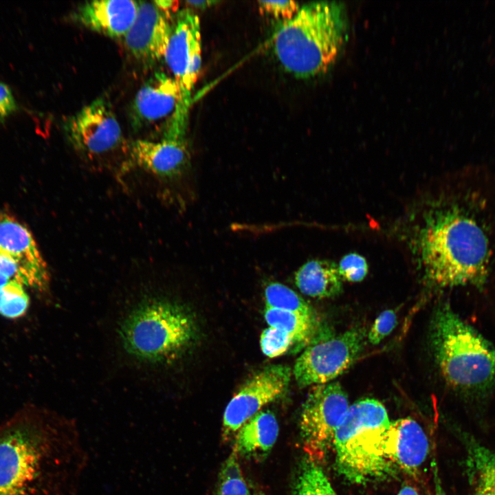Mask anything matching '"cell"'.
Returning a JSON list of instances; mask_svg holds the SVG:
<instances>
[{
    "label": "cell",
    "instance_id": "cell-1",
    "mask_svg": "<svg viewBox=\"0 0 495 495\" xmlns=\"http://www.w3.org/2000/svg\"><path fill=\"white\" fill-rule=\"evenodd\" d=\"M456 187L424 217L416 237L419 261L435 286L483 291L495 271V170L468 166Z\"/></svg>",
    "mask_w": 495,
    "mask_h": 495
},
{
    "label": "cell",
    "instance_id": "cell-2",
    "mask_svg": "<svg viewBox=\"0 0 495 495\" xmlns=\"http://www.w3.org/2000/svg\"><path fill=\"white\" fill-rule=\"evenodd\" d=\"M88 464L73 419L32 407L0 424V495H80Z\"/></svg>",
    "mask_w": 495,
    "mask_h": 495
},
{
    "label": "cell",
    "instance_id": "cell-3",
    "mask_svg": "<svg viewBox=\"0 0 495 495\" xmlns=\"http://www.w3.org/2000/svg\"><path fill=\"white\" fill-rule=\"evenodd\" d=\"M120 308L113 326L116 351L132 368L160 378L194 339L190 314L160 289L142 291Z\"/></svg>",
    "mask_w": 495,
    "mask_h": 495
},
{
    "label": "cell",
    "instance_id": "cell-4",
    "mask_svg": "<svg viewBox=\"0 0 495 495\" xmlns=\"http://www.w3.org/2000/svg\"><path fill=\"white\" fill-rule=\"evenodd\" d=\"M344 6L317 1L300 7L272 37V52L282 67L296 78L325 72L336 60L346 35Z\"/></svg>",
    "mask_w": 495,
    "mask_h": 495
},
{
    "label": "cell",
    "instance_id": "cell-5",
    "mask_svg": "<svg viewBox=\"0 0 495 495\" xmlns=\"http://www.w3.org/2000/svg\"><path fill=\"white\" fill-rule=\"evenodd\" d=\"M430 341L446 381L468 397L483 396L495 386V347L463 321L447 304L434 314Z\"/></svg>",
    "mask_w": 495,
    "mask_h": 495
},
{
    "label": "cell",
    "instance_id": "cell-6",
    "mask_svg": "<svg viewBox=\"0 0 495 495\" xmlns=\"http://www.w3.org/2000/svg\"><path fill=\"white\" fill-rule=\"evenodd\" d=\"M390 421L385 406L374 399L349 406L333 439L336 465L350 482L365 484L390 476L395 467L384 452Z\"/></svg>",
    "mask_w": 495,
    "mask_h": 495
},
{
    "label": "cell",
    "instance_id": "cell-7",
    "mask_svg": "<svg viewBox=\"0 0 495 495\" xmlns=\"http://www.w3.org/2000/svg\"><path fill=\"white\" fill-rule=\"evenodd\" d=\"M365 338L366 331L360 327L315 336L294 364L293 373L298 386L327 384L342 374L362 352Z\"/></svg>",
    "mask_w": 495,
    "mask_h": 495
},
{
    "label": "cell",
    "instance_id": "cell-8",
    "mask_svg": "<svg viewBox=\"0 0 495 495\" xmlns=\"http://www.w3.org/2000/svg\"><path fill=\"white\" fill-rule=\"evenodd\" d=\"M129 117L135 131H160L161 138L178 135L176 122L188 126V116L182 111L181 90L174 78L154 73L136 93Z\"/></svg>",
    "mask_w": 495,
    "mask_h": 495
},
{
    "label": "cell",
    "instance_id": "cell-9",
    "mask_svg": "<svg viewBox=\"0 0 495 495\" xmlns=\"http://www.w3.org/2000/svg\"><path fill=\"white\" fill-rule=\"evenodd\" d=\"M349 408L348 396L338 382L316 385L305 400L300 419L304 450L311 461L332 448L336 431Z\"/></svg>",
    "mask_w": 495,
    "mask_h": 495
},
{
    "label": "cell",
    "instance_id": "cell-10",
    "mask_svg": "<svg viewBox=\"0 0 495 495\" xmlns=\"http://www.w3.org/2000/svg\"><path fill=\"white\" fill-rule=\"evenodd\" d=\"M66 138L79 154L95 158L112 153L124 143L122 129L109 101L99 97L66 119Z\"/></svg>",
    "mask_w": 495,
    "mask_h": 495
},
{
    "label": "cell",
    "instance_id": "cell-11",
    "mask_svg": "<svg viewBox=\"0 0 495 495\" xmlns=\"http://www.w3.org/2000/svg\"><path fill=\"white\" fill-rule=\"evenodd\" d=\"M164 59L179 86L182 111L188 116L201 65L200 20L190 8L176 12Z\"/></svg>",
    "mask_w": 495,
    "mask_h": 495
},
{
    "label": "cell",
    "instance_id": "cell-12",
    "mask_svg": "<svg viewBox=\"0 0 495 495\" xmlns=\"http://www.w3.org/2000/svg\"><path fill=\"white\" fill-rule=\"evenodd\" d=\"M291 375L288 366L274 364L264 368L246 381L225 409L224 437L238 432L263 406L280 397L288 388Z\"/></svg>",
    "mask_w": 495,
    "mask_h": 495
},
{
    "label": "cell",
    "instance_id": "cell-13",
    "mask_svg": "<svg viewBox=\"0 0 495 495\" xmlns=\"http://www.w3.org/2000/svg\"><path fill=\"white\" fill-rule=\"evenodd\" d=\"M172 28L171 14L154 1H139L135 20L124 37V43L138 62L149 67L164 58Z\"/></svg>",
    "mask_w": 495,
    "mask_h": 495
},
{
    "label": "cell",
    "instance_id": "cell-14",
    "mask_svg": "<svg viewBox=\"0 0 495 495\" xmlns=\"http://www.w3.org/2000/svg\"><path fill=\"white\" fill-rule=\"evenodd\" d=\"M0 254L18 266L25 286L40 291L48 287V268L31 232L14 217L1 211Z\"/></svg>",
    "mask_w": 495,
    "mask_h": 495
},
{
    "label": "cell",
    "instance_id": "cell-15",
    "mask_svg": "<svg viewBox=\"0 0 495 495\" xmlns=\"http://www.w3.org/2000/svg\"><path fill=\"white\" fill-rule=\"evenodd\" d=\"M128 152L135 165L160 178H179L190 167L191 156L186 137L137 139L129 145Z\"/></svg>",
    "mask_w": 495,
    "mask_h": 495
},
{
    "label": "cell",
    "instance_id": "cell-16",
    "mask_svg": "<svg viewBox=\"0 0 495 495\" xmlns=\"http://www.w3.org/2000/svg\"><path fill=\"white\" fill-rule=\"evenodd\" d=\"M384 452L395 468L415 476L427 459L428 439L415 420L408 417L399 419L390 422L386 431Z\"/></svg>",
    "mask_w": 495,
    "mask_h": 495
},
{
    "label": "cell",
    "instance_id": "cell-17",
    "mask_svg": "<svg viewBox=\"0 0 495 495\" xmlns=\"http://www.w3.org/2000/svg\"><path fill=\"white\" fill-rule=\"evenodd\" d=\"M139 1L97 0L78 6L73 20L91 31L112 38H124L135 20Z\"/></svg>",
    "mask_w": 495,
    "mask_h": 495
},
{
    "label": "cell",
    "instance_id": "cell-18",
    "mask_svg": "<svg viewBox=\"0 0 495 495\" xmlns=\"http://www.w3.org/2000/svg\"><path fill=\"white\" fill-rule=\"evenodd\" d=\"M294 281L302 294L312 298H331L342 291L338 265L328 260L306 262L295 273Z\"/></svg>",
    "mask_w": 495,
    "mask_h": 495
},
{
    "label": "cell",
    "instance_id": "cell-19",
    "mask_svg": "<svg viewBox=\"0 0 495 495\" xmlns=\"http://www.w3.org/2000/svg\"><path fill=\"white\" fill-rule=\"evenodd\" d=\"M472 495H495V450L472 434H463Z\"/></svg>",
    "mask_w": 495,
    "mask_h": 495
},
{
    "label": "cell",
    "instance_id": "cell-20",
    "mask_svg": "<svg viewBox=\"0 0 495 495\" xmlns=\"http://www.w3.org/2000/svg\"><path fill=\"white\" fill-rule=\"evenodd\" d=\"M276 418L270 411H261L250 419L237 432L234 452L250 454L271 450L278 435Z\"/></svg>",
    "mask_w": 495,
    "mask_h": 495
},
{
    "label": "cell",
    "instance_id": "cell-21",
    "mask_svg": "<svg viewBox=\"0 0 495 495\" xmlns=\"http://www.w3.org/2000/svg\"><path fill=\"white\" fill-rule=\"evenodd\" d=\"M264 316L270 327L288 333L298 346H307L316 336L317 330L316 316H305L266 307Z\"/></svg>",
    "mask_w": 495,
    "mask_h": 495
},
{
    "label": "cell",
    "instance_id": "cell-22",
    "mask_svg": "<svg viewBox=\"0 0 495 495\" xmlns=\"http://www.w3.org/2000/svg\"><path fill=\"white\" fill-rule=\"evenodd\" d=\"M265 307L315 316L310 305L294 290L278 282H270L265 288Z\"/></svg>",
    "mask_w": 495,
    "mask_h": 495
},
{
    "label": "cell",
    "instance_id": "cell-23",
    "mask_svg": "<svg viewBox=\"0 0 495 495\" xmlns=\"http://www.w3.org/2000/svg\"><path fill=\"white\" fill-rule=\"evenodd\" d=\"M296 495H338L322 469L314 461L303 468Z\"/></svg>",
    "mask_w": 495,
    "mask_h": 495
},
{
    "label": "cell",
    "instance_id": "cell-24",
    "mask_svg": "<svg viewBox=\"0 0 495 495\" xmlns=\"http://www.w3.org/2000/svg\"><path fill=\"white\" fill-rule=\"evenodd\" d=\"M218 495H252L234 451L221 470Z\"/></svg>",
    "mask_w": 495,
    "mask_h": 495
},
{
    "label": "cell",
    "instance_id": "cell-25",
    "mask_svg": "<svg viewBox=\"0 0 495 495\" xmlns=\"http://www.w3.org/2000/svg\"><path fill=\"white\" fill-rule=\"evenodd\" d=\"M29 302V297L23 284L10 280L0 287L1 316L8 318H19L25 313Z\"/></svg>",
    "mask_w": 495,
    "mask_h": 495
},
{
    "label": "cell",
    "instance_id": "cell-26",
    "mask_svg": "<svg viewBox=\"0 0 495 495\" xmlns=\"http://www.w3.org/2000/svg\"><path fill=\"white\" fill-rule=\"evenodd\" d=\"M294 344V339L288 333L272 327L269 326L261 335V350L269 358L283 355Z\"/></svg>",
    "mask_w": 495,
    "mask_h": 495
},
{
    "label": "cell",
    "instance_id": "cell-27",
    "mask_svg": "<svg viewBox=\"0 0 495 495\" xmlns=\"http://www.w3.org/2000/svg\"><path fill=\"white\" fill-rule=\"evenodd\" d=\"M339 273L342 278L350 282L362 280L368 273L366 259L356 253L345 255L340 261Z\"/></svg>",
    "mask_w": 495,
    "mask_h": 495
},
{
    "label": "cell",
    "instance_id": "cell-28",
    "mask_svg": "<svg viewBox=\"0 0 495 495\" xmlns=\"http://www.w3.org/2000/svg\"><path fill=\"white\" fill-rule=\"evenodd\" d=\"M258 4L261 12L280 21V23L291 20L301 7L294 1H258Z\"/></svg>",
    "mask_w": 495,
    "mask_h": 495
},
{
    "label": "cell",
    "instance_id": "cell-29",
    "mask_svg": "<svg viewBox=\"0 0 495 495\" xmlns=\"http://www.w3.org/2000/svg\"><path fill=\"white\" fill-rule=\"evenodd\" d=\"M397 314L392 309L382 311L375 319L368 333V340L372 344H377L388 336L397 325Z\"/></svg>",
    "mask_w": 495,
    "mask_h": 495
},
{
    "label": "cell",
    "instance_id": "cell-30",
    "mask_svg": "<svg viewBox=\"0 0 495 495\" xmlns=\"http://www.w3.org/2000/svg\"><path fill=\"white\" fill-rule=\"evenodd\" d=\"M16 109V103L8 85L0 82V122H3Z\"/></svg>",
    "mask_w": 495,
    "mask_h": 495
},
{
    "label": "cell",
    "instance_id": "cell-31",
    "mask_svg": "<svg viewBox=\"0 0 495 495\" xmlns=\"http://www.w3.org/2000/svg\"><path fill=\"white\" fill-rule=\"evenodd\" d=\"M154 3L162 10L171 14V11H177V1H154Z\"/></svg>",
    "mask_w": 495,
    "mask_h": 495
},
{
    "label": "cell",
    "instance_id": "cell-32",
    "mask_svg": "<svg viewBox=\"0 0 495 495\" xmlns=\"http://www.w3.org/2000/svg\"><path fill=\"white\" fill-rule=\"evenodd\" d=\"M219 3V1H186V3L190 7L195 8L197 9L204 10L206 8H208L216 3Z\"/></svg>",
    "mask_w": 495,
    "mask_h": 495
},
{
    "label": "cell",
    "instance_id": "cell-33",
    "mask_svg": "<svg viewBox=\"0 0 495 495\" xmlns=\"http://www.w3.org/2000/svg\"><path fill=\"white\" fill-rule=\"evenodd\" d=\"M397 495H419L417 490L408 485L403 486L399 491Z\"/></svg>",
    "mask_w": 495,
    "mask_h": 495
},
{
    "label": "cell",
    "instance_id": "cell-34",
    "mask_svg": "<svg viewBox=\"0 0 495 495\" xmlns=\"http://www.w3.org/2000/svg\"><path fill=\"white\" fill-rule=\"evenodd\" d=\"M435 484H436V487H435L436 495H444V493L442 490L441 485H439V481L436 482Z\"/></svg>",
    "mask_w": 495,
    "mask_h": 495
},
{
    "label": "cell",
    "instance_id": "cell-35",
    "mask_svg": "<svg viewBox=\"0 0 495 495\" xmlns=\"http://www.w3.org/2000/svg\"><path fill=\"white\" fill-rule=\"evenodd\" d=\"M9 280H10L4 276L0 274V287H2L4 284H6Z\"/></svg>",
    "mask_w": 495,
    "mask_h": 495
}]
</instances>
